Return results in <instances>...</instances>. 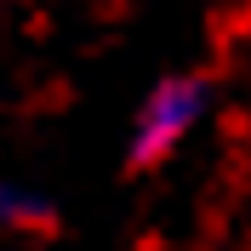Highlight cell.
I'll return each mask as SVG.
<instances>
[{
    "mask_svg": "<svg viewBox=\"0 0 251 251\" xmlns=\"http://www.w3.org/2000/svg\"><path fill=\"white\" fill-rule=\"evenodd\" d=\"M205 103H211L205 80H194V75L160 80L149 92V103H143V114H137V131H131V166H149V160L172 154L177 143L205 120Z\"/></svg>",
    "mask_w": 251,
    "mask_h": 251,
    "instance_id": "cell-1",
    "label": "cell"
},
{
    "mask_svg": "<svg viewBox=\"0 0 251 251\" xmlns=\"http://www.w3.org/2000/svg\"><path fill=\"white\" fill-rule=\"evenodd\" d=\"M46 217H51V200H40L17 183H0V223H46Z\"/></svg>",
    "mask_w": 251,
    "mask_h": 251,
    "instance_id": "cell-2",
    "label": "cell"
}]
</instances>
